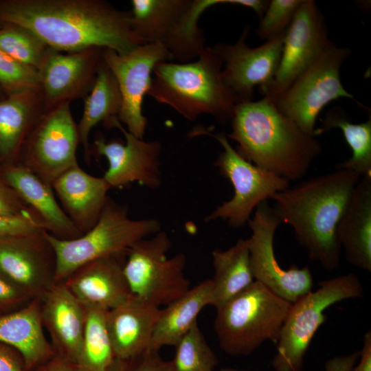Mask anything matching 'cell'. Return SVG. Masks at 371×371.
<instances>
[{
    "label": "cell",
    "instance_id": "4316f807",
    "mask_svg": "<svg viewBox=\"0 0 371 371\" xmlns=\"http://www.w3.org/2000/svg\"><path fill=\"white\" fill-rule=\"evenodd\" d=\"M43 113L40 89H32L0 100V159L19 158L23 144Z\"/></svg>",
    "mask_w": 371,
    "mask_h": 371
},
{
    "label": "cell",
    "instance_id": "6da1fadb",
    "mask_svg": "<svg viewBox=\"0 0 371 371\" xmlns=\"http://www.w3.org/2000/svg\"><path fill=\"white\" fill-rule=\"evenodd\" d=\"M131 18L102 0H0V21L27 29L61 52L99 47L124 54L145 44Z\"/></svg>",
    "mask_w": 371,
    "mask_h": 371
},
{
    "label": "cell",
    "instance_id": "9c48e42d",
    "mask_svg": "<svg viewBox=\"0 0 371 371\" xmlns=\"http://www.w3.org/2000/svg\"><path fill=\"white\" fill-rule=\"evenodd\" d=\"M171 240L159 231L135 243L126 253L124 273L131 294L156 305L167 306L190 289L184 269L186 257H168Z\"/></svg>",
    "mask_w": 371,
    "mask_h": 371
},
{
    "label": "cell",
    "instance_id": "8992f818",
    "mask_svg": "<svg viewBox=\"0 0 371 371\" xmlns=\"http://www.w3.org/2000/svg\"><path fill=\"white\" fill-rule=\"evenodd\" d=\"M160 228L156 219L129 218L126 205L108 197L96 223L78 238L61 240L47 232L56 256V283L91 261L126 253L135 243Z\"/></svg>",
    "mask_w": 371,
    "mask_h": 371
},
{
    "label": "cell",
    "instance_id": "44dd1931",
    "mask_svg": "<svg viewBox=\"0 0 371 371\" xmlns=\"http://www.w3.org/2000/svg\"><path fill=\"white\" fill-rule=\"evenodd\" d=\"M41 318L55 353L77 363L85 309L63 281L55 283L41 300Z\"/></svg>",
    "mask_w": 371,
    "mask_h": 371
},
{
    "label": "cell",
    "instance_id": "7c38bea8",
    "mask_svg": "<svg viewBox=\"0 0 371 371\" xmlns=\"http://www.w3.org/2000/svg\"><path fill=\"white\" fill-rule=\"evenodd\" d=\"M70 102L43 113L25 139L19 159L20 164L52 186L68 169L78 165V124L74 120Z\"/></svg>",
    "mask_w": 371,
    "mask_h": 371
},
{
    "label": "cell",
    "instance_id": "5bb4252c",
    "mask_svg": "<svg viewBox=\"0 0 371 371\" xmlns=\"http://www.w3.org/2000/svg\"><path fill=\"white\" fill-rule=\"evenodd\" d=\"M102 58L119 87L122 103L118 120L126 125L128 132L144 139L148 124L142 111L144 98L150 89L154 67L172 60L169 53L160 43H148L124 54L103 49Z\"/></svg>",
    "mask_w": 371,
    "mask_h": 371
},
{
    "label": "cell",
    "instance_id": "5b68a950",
    "mask_svg": "<svg viewBox=\"0 0 371 371\" xmlns=\"http://www.w3.org/2000/svg\"><path fill=\"white\" fill-rule=\"evenodd\" d=\"M291 303L254 281L216 308L214 320L220 348L232 356H247L267 341H277Z\"/></svg>",
    "mask_w": 371,
    "mask_h": 371
},
{
    "label": "cell",
    "instance_id": "7a4b0ae2",
    "mask_svg": "<svg viewBox=\"0 0 371 371\" xmlns=\"http://www.w3.org/2000/svg\"><path fill=\"white\" fill-rule=\"evenodd\" d=\"M360 177L342 168L312 177L274 194L282 223L291 225L310 259L328 271L340 265L337 227Z\"/></svg>",
    "mask_w": 371,
    "mask_h": 371
},
{
    "label": "cell",
    "instance_id": "3957f363",
    "mask_svg": "<svg viewBox=\"0 0 371 371\" xmlns=\"http://www.w3.org/2000/svg\"><path fill=\"white\" fill-rule=\"evenodd\" d=\"M226 136L253 164L287 181L302 178L322 153L318 139L302 131L267 97L236 104Z\"/></svg>",
    "mask_w": 371,
    "mask_h": 371
},
{
    "label": "cell",
    "instance_id": "52a82bcc",
    "mask_svg": "<svg viewBox=\"0 0 371 371\" xmlns=\"http://www.w3.org/2000/svg\"><path fill=\"white\" fill-rule=\"evenodd\" d=\"M363 295L359 278L350 273L322 281L317 290L292 303L276 341L273 370L301 371L311 342L326 319L325 311L342 300Z\"/></svg>",
    "mask_w": 371,
    "mask_h": 371
},
{
    "label": "cell",
    "instance_id": "f6af8a7d",
    "mask_svg": "<svg viewBox=\"0 0 371 371\" xmlns=\"http://www.w3.org/2000/svg\"><path fill=\"white\" fill-rule=\"evenodd\" d=\"M220 371H246V370H238V369L232 368H223Z\"/></svg>",
    "mask_w": 371,
    "mask_h": 371
},
{
    "label": "cell",
    "instance_id": "bcb514c9",
    "mask_svg": "<svg viewBox=\"0 0 371 371\" xmlns=\"http://www.w3.org/2000/svg\"><path fill=\"white\" fill-rule=\"evenodd\" d=\"M4 91L3 90L1 89V87H0V100H2V99H4L5 97L4 96Z\"/></svg>",
    "mask_w": 371,
    "mask_h": 371
},
{
    "label": "cell",
    "instance_id": "4fadbf2b",
    "mask_svg": "<svg viewBox=\"0 0 371 371\" xmlns=\"http://www.w3.org/2000/svg\"><path fill=\"white\" fill-rule=\"evenodd\" d=\"M247 223L251 231L249 252L254 280L291 304L311 291L313 278L308 267L284 269L276 259L274 236L282 221L275 208L262 202Z\"/></svg>",
    "mask_w": 371,
    "mask_h": 371
},
{
    "label": "cell",
    "instance_id": "8d00e7d4",
    "mask_svg": "<svg viewBox=\"0 0 371 371\" xmlns=\"http://www.w3.org/2000/svg\"><path fill=\"white\" fill-rule=\"evenodd\" d=\"M159 352L147 348L128 357H115L108 371H172L171 361L164 360Z\"/></svg>",
    "mask_w": 371,
    "mask_h": 371
},
{
    "label": "cell",
    "instance_id": "ac0fdd59",
    "mask_svg": "<svg viewBox=\"0 0 371 371\" xmlns=\"http://www.w3.org/2000/svg\"><path fill=\"white\" fill-rule=\"evenodd\" d=\"M104 125L120 130L126 138L125 144L115 141L106 142L102 137H98L93 142V151L104 156L109 162L103 178L111 188H122L133 182L150 188H158L161 181V144L136 137L123 127L117 117Z\"/></svg>",
    "mask_w": 371,
    "mask_h": 371
},
{
    "label": "cell",
    "instance_id": "d6a6232c",
    "mask_svg": "<svg viewBox=\"0 0 371 371\" xmlns=\"http://www.w3.org/2000/svg\"><path fill=\"white\" fill-rule=\"evenodd\" d=\"M0 49L39 71L52 48L27 29L3 23L0 28Z\"/></svg>",
    "mask_w": 371,
    "mask_h": 371
},
{
    "label": "cell",
    "instance_id": "4dcf8cb0",
    "mask_svg": "<svg viewBox=\"0 0 371 371\" xmlns=\"http://www.w3.org/2000/svg\"><path fill=\"white\" fill-rule=\"evenodd\" d=\"M315 128L317 137L332 128L341 130L351 149V157L337 165V168L348 169L360 177H371V119L359 124L352 123L341 109L330 110Z\"/></svg>",
    "mask_w": 371,
    "mask_h": 371
},
{
    "label": "cell",
    "instance_id": "1f68e13d",
    "mask_svg": "<svg viewBox=\"0 0 371 371\" xmlns=\"http://www.w3.org/2000/svg\"><path fill=\"white\" fill-rule=\"evenodd\" d=\"M85 309V330L77 365L80 371H108L115 355L106 326L107 311Z\"/></svg>",
    "mask_w": 371,
    "mask_h": 371
},
{
    "label": "cell",
    "instance_id": "836d02e7",
    "mask_svg": "<svg viewBox=\"0 0 371 371\" xmlns=\"http://www.w3.org/2000/svg\"><path fill=\"white\" fill-rule=\"evenodd\" d=\"M172 371H214L218 364L214 352L207 343L197 322L175 346Z\"/></svg>",
    "mask_w": 371,
    "mask_h": 371
},
{
    "label": "cell",
    "instance_id": "7bdbcfd3",
    "mask_svg": "<svg viewBox=\"0 0 371 371\" xmlns=\"http://www.w3.org/2000/svg\"><path fill=\"white\" fill-rule=\"evenodd\" d=\"M359 355V352H355L347 355L332 358L325 363V370L326 371H351Z\"/></svg>",
    "mask_w": 371,
    "mask_h": 371
},
{
    "label": "cell",
    "instance_id": "9a60e30c",
    "mask_svg": "<svg viewBox=\"0 0 371 371\" xmlns=\"http://www.w3.org/2000/svg\"><path fill=\"white\" fill-rule=\"evenodd\" d=\"M315 1L303 0L284 36L276 76L262 93L271 101L300 76L332 43Z\"/></svg>",
    "mask_w": 371,
    "mask_h": 371
},
{
    "label": "cell",
    "instance_id": "ab89813d",
    "mask_svg": "<svg viewBox=\"0 0 371 371\" xmlns=\"http://www.w3.org/2000/svg\"><path fill=\"white\" fill-rule=\"evenodd\" d=\"M32 299L0 270V314L19 309Z\"/></svg>",
    "mask_w": 371,
    "mask_h": 371
},
{
    "label": "cell",
    "instance_id": "2e32d148",
    "mask_svg": "<svg viewBox=\"0 0 371 371\" xmlns=\"http://www.w3.org/2000/svg\"><path fill=\"white\" fill-rule=\"evenodd\" d=\"M249 30L247 26L234 44L213 47L223 62V81L239 103L252 101L256 87L262 94L271 84L279 67L285 33L251 47L245 42Z\"/></svg>",
    "mask_w": 371,
    "mask_h": 371
},
{
    "label": "cell",
    "instance_id": "e575fe53",
    "mask_svg": "<svg viewBox=\"0 0 371 371\" xmlns=\"http://www.w3.org/2000/svg\"><path fill=\"white\" fill-rule=\"evenodd\" d=\"M0 87L8 95L40 89V74L0 49Z\"/></svg>",
    "mask_w": 371,
    "mask_h": 371
},
{
    "label": "cell",
    "instance_id": "f1b7e54d",
    "mask_svg": "<svg viewBox=\"0 0 371 371\" xmlns=\"http://www.w3.org/2000/svg\"><path fill=\"white\" fill-rule=\"evenodd\" d=\"M214 276L210 305L218 308L254 281L250 263L249 240L239 239L226 250L212 252Z\"/></svg>",
    "mask_w": 371,
    "mask_h": 371
},
{
    "label": "cell",
    "instance_id": "7dc6e473",
    "mask_svg": "<svg viewBox=\"0 0 371 371\" xmlns=\"http://www.w3.org/2000/svg\"><path fill=\"white\" fill-rule=\"evenodd\" d=\"M3 23L0 21V28L3 26Z\"/></svg>",
    "mask_w": 371,
    "mask_h": 371
},
{
    "label": "cell",
    "instance_id": "277c9868",
    "mask_svg": "<svg viewBox=\"0 0 371 371\" xmlns=\"http://www.w3.org/2000/svg\"><path fill=\"white\" fill-rule=\"evenodd\" d=\"M223 62L214 47L186 63L160 62L154 67L148 95L189 121L207 114L230 122L239 100L222 77Z\"/></svg>",
    "mask_w": 371,
    "mask_h": 371
},
{
    "label": "cell",
    "instance_id": "484cf974",
    "mask_svg": "<svg viewBox=\"0 0 371 371\" xmlns=\"http://www.w3.org/2000/svg\"><path fill=\"white\" fill-rule=\"evenodd\" d=\"M348 262L371 271V177H361L337 227Z\"/></svg>",
    "mask_w": 371,
    "mask_h": 371
},
{
    "label": "cell",
    "instance_id": "d590c367",
    "mask_svg": "<svg viewBox=\"0 0 371 371\" xmlns=\"http://www.w3.org/2000/svg\"><path fill=\"white\" fill-rule=\"evenodd\" d=\"M303 0H271L260 19L256 32L262 39L269 41L284 33Z\"/></svg>",
    "mask_w": 371,
    "mask_h": 371
},
{
    "label": "cell",
    "instance_id": "7402d4cb",
    "mask_svg": "<svg viewBox=\"0 0 371 371\" xmlns=\"http://www.w3.org/2000/svg\"><path fill=\"white\" fill-rule=\"evenodd\" d=\"M52 187L63 210L82 235L98 221L111 188L103 177L92 176L78 165L58 176Z\"/></svg>",
    "mask_w": 371,
    "mask_h": 371
},
{
    "label": "cell",
    "instance_id": "ffe728a7",
    "mask_svg": "<svg viewBox=\"0 0 371 371\" xmlns=\"http://www.w3.org/2000/svg\"><path fill=\"white\" fill-rule=\"evenodd\" d=\"M126 253L91 261L63 282L84 308L108 311L132 295L124 273Z\"/></svg>",
    "mask_w": 371,
    "mask_h": 371
},
{
    "label": "cell",
    "instance_id": "ba28073f",
    "mask_svg": "<svg viewBox=\"0 0 371 371\" xmlns=\"http://www.w3.org/2000/svg\"><path fill=\"white\" fill-rule=\"evenodd\" d=\"M132 26L146 43L164 46L172 60L186 63L205 48L198 21L201 10L192 0H133Z\"/></svg>",
    "mask_w": 371,
    "mask_h": 371
},
{
    "label": "cell",
    "instance_id": "cb8c5ba5",
    "mask_svg": "<svg viewBox=\"0 0 371 371\" xmlns=\"http://www.w3.org/2000/svg\"><path fill=\"white\" fill-rule=\"evenodd\" d=\"M3 178L38 214L45 230L61 240H71L82 234L58 204L52 187L24 166L7 165Z\"/></svg>",
    "mask_w": 371,
    "mask_h": 371
},
{
    "label": "cell",
    "instance_id": "b9f144b4",
    "mask_svg": "<svg viewBox=\"0 0 371 371\" xmlns=\"http://www.w3.org/2000/svg\"><path fill=\"white\" fill-rule=\"evenodd\" d=\"M33 371H80L74 361L55 353Z\"/></svg>",
    "mask_w": 371,
    "mask_h": 371
},
{
    "label": "cell",
    "instance_id": "d6986e66",
    "mask_svg": "<svg viewBox=\"0 0 371 371\" xmlns=\"http://www.w3.org/2000/svg\"><path fill=\"white\" fill-rule=\"evenodd\" d=\"M102 49L89 47L65 54L51 49L38 71L43 113L87 94L94 83Z\"/></svg>",
    "mask_w": 371,
    "mask_h": 371
},
{
    "label": "cell",
    "instance_id": "f546056e",
    "mask_svg": "<svg viewBox=\"0 0 371 371\" xmlns=\"http://www.w3.org/2000/svg\"><path fill=\"white\" fill-rule=\"evenodd\" d=\"M121 103L117 80L102 58L90 93L85 97L83 113L78 124L79 143L83 147L87 161L91 154L89 143L91 129L100 122L106 124L117 117Z\"/></svg>",
    "mask_w": 371,
    "mask_h": 371
},
{
    "label": "cell",
    "instance_id": "60d3db41",
    "mask_svg": "<svg viewBox=\"0 0 371 371\" xmlns=\"http://www.w3.org/2000/svg\"><path fill=\"white\" fill-rule=\"evenodd\" d=\"M0 371H27L21 352L1 341Z\"/></svg>",
    "mask_w": 371,
    "mask_h": 371
},
{
    "label": "cell",
    "instance_id": "83f0119b",
    "mask_svg": "<svg viewBox=\"0 0 371 371\" xmlns=\"http://www.w3.org/2000/svg\"><path fill=\"white\" fill-rule=\"evenodd\" d=\"M211 295V279L205 280L161 309L148 348L159 350L164 346L175 347L197 322L201 311L210 305Z\"/></svg>",
    "mask_w": 371,
    "mask_h": 371
},
{
    "label": "cell",
    "instance_id": "8fae6325",
    "mask_svg": "<svg viewBox=\"0 0 371 371\" xmlns=\"http://www.w3.org/2000/svg\"><path fill=\"white\" fill-rule=\"evenodd\" d=\"M350 54L348 48L332 43L275 99L273 102L277 109L302 131L315 136L316 120L328 103L340 98L357 102L344 87L340 78L341 67Z\"/></svg>",
    "mask_w": 371,
    "mask_h": 371
},
{
    "label": "cell",
    "instance_id": "d4e9b609",
    "mask_svg": "<svg viewBox=\"0 0 371 371\" xmlns=\"http://www.w3.org/2000/svg\"><path fill=\"white\" fill-rule=\"evenodd\" d=\"M43 329L40 300L0 314V341L21 352L27 371H33L55 354Z\"/></svg>",
    "mask_w": 371,
    "mask_h": 371
},
{
    "label": "cell",
    "instance_id": "74e56055",
    "mask_svg": "<svg viewBox=\"0 0 371 371\" xmlns=\"http://www.w3.org/2000/svg\"><path fill=\"white\" fill-rule=\"evenodd\" d=\"M41 230L45 228L41 218L37 216H0V238L24 236Z\"/></svg>",
    "mask_w": 371,
    "mask_h": 371
},
{
    "label": "cell",
    "instance_id": "e0dca14e",
    "mask_svg": "<svg viewBox=\"0 0 371 371\" xmlns=\"http://www.w3.org/2000/svg\"><path fill=\"white\" fill-rule=\"evenodd\" d=\"M47 232L0 238V270L32 300H41L56 283V256Z\"/></svg>",
    "mask_w": 371,
    "mask_h": 371
},
{
    "label": "cell",
    "instance_id": "f35d334b",
    "mask_svg": "<svg viewBox=\"0 0 371 371\" xmlns=\"http://www.w3.org/2000/svg\"><path fill=\"white\" fill-rule=\"evenodd\" d=\"M0 216L7 217L37 216L40 217L5 179L1 177Z\"/></svg>",
    "mask_w": 371,
    "mask_h": 371
},
{
    "label": "cell",
    "instance_id": "30bf717a",
    "mask_svg": "<svg viewBox=\"0 0 371 371\" xmlns=\"http://www.w3.org/2000/svg\"><path fill=\"white\" fill-rule=\"evenodd\" d=\"M192 135H208L223 147L214 165L220 173L229 179L234 188L231 199L216 207L207 217L206 222L226 221L234 228L248 223L254 210L276 193L289 187V181L244 159L223 133H213L205 128H196Z\"/></svg>",
    "mask_w": 371,
    "mask_h": 371
},
{
    "label": "cell",
    "instance_id": "ee69618b",
    "mask_svg": "<svg viewBox=\"0 0 371 371\" xmlns=\"http://www.w3.org/2000/svg\"><path fill=\"white\" fill-rule=\"evenodd\" d=\"M360 361L351 371H371V331L369 330L363 336V346L359 352Z\"/></svg>",
    "mask_w": 371,
    "mask_h": 371
},
{
    "label": "cell",
    "instance_id": "603a6c76",
    "mask_svg": "<svg viewBox=\"0 0 371 371\" xmlns=\"http://www.w3.org/2000/svg\"><path fill=\"white\" fill-rule=\"evenodd\" d=\"M161 309L131 295L106 312V326L115 357H128L148 348Z\"/></svg>",
    "mask_w": 371,
    "mask_h": 371
}]
</instances>
